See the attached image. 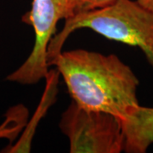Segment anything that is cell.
I'll list each match as a JSON object with an SVG mask.
<instances>
[{"mask_svg": "<svg viewBox=\"0 0 153 153\" xmlns=\"http://www.w3.org/2000/svg\"><path fill=\"white\" fill-rule=\"evenodd\" d=\"M69 140L71 153H120L124 137L113 115L79 106L73 100L62 113L59 124Z\"/></svg>", "mask_w": 153, "mask_h": 153, "instance_id": "obj_3", "label": "cell"}, {"mask_svg": "<svg viewBox=\"0 0 153 153\" xmlns=\"http://www.w3.org/2000/svg\"><path fill=\"white\" fill-rule=\"evenodd\" d=\"M121 126L124 137L123 152L145 153L153 143V108L139 105Z\"/></svg>", "mask_w": 153, "mask_h": 153, "instance_id": "obj_5", "label": "cell"}, {"mask_svg": "<svg viewBox=\"0 0 153 153\" xmlns=\"http://www.w3.org/2000/svg\"><path fill=\"white\" fill-rule=\"evenodd\" d=\"M28 110L22 104L12 106L7 111L4 121L0 124V139L12 143L19 137L27 123Z\"/></svg>", "mask_w": 153, "mask_h": 153, "instance_id": "obj_7", "label": "cell"}, {"mask_svg": "<svg viewBox=\"0 0 153 153\" xmlns=\"http://www.w3.org/2000/svg\"><path fill=\"white\" fill-rule=\"evenodd\" d=\"M62 76L79 106L104 111L124 121L140 105L134 72L114 54L78 49L61 51L48 63Z\"/></svg>", "mask_w": 153, "mask_h": 153, "instance_id": "obj_1", "label": "cell"}, {"mask_svg": "<svg viewBox=\"0 0 153 153\" xmlns=\"http://www.w3.org/2000/svg\"><path fill=\"white\" fill-rule=\"evenodd\" d=\"M75 0H33L31 10L22 16V22L33 27L35 42L27 59L6 79L25 85L35 84L49 72L47 53L51 39L56 33V25L74 15Z\"/></svg>", "mask_w": 153, "mask_h": 153, "instance_id": "obj_4", "label": "cell"}, {"mask_svg": "<svg viewBox=\"0 0 153 153\" xmlns=\"http://www.w3.org/2000/svg\"><path fill=\"white\" fill-rule=\"evenodd\" d=\"M144 8L153 12V0H136Z\"/></svg>", "mask_w": 153, "mask_h": 153, "instance_id": "obj_9", "label": "cell"}, {"mask_svg": "<svg viewBox=\"0 0 153 153\" xmlns=\"http://www.w3.org/2000/svg\"><path fill=\"white\" fill-rule=\"evenodd\" d=\"M113 1L114 0H75L74 14L105 7Z\"/></svg>", "mask_w": 153, "mask_h": 153, "instance_id": "obj_8", "label": "cell"}, {"mask_svg": "<svg viewBox=\"0 0 153 153\" xmlns=\"http://www.w3.org/2000/svg\"><path fill=\"white\" fill-rule=\"evenodd\" d=\"M82 28L91 29L110 40L140 48L153 67V12L137 1L114 0L105 7L74 14L51 39L47 63L62 51L71 33Z\"/></svg>", "mask_w": 153, "mask_h": 153, "instance_id": "obj_2", "label": "cell"}, {"mask_svg": "<svg viewBox=\"0 0 153 153\" xmlns=\"http://www.w3.org/2000/svg\"><path fill=\"white\" fill-rule=\"evenodd\" d=\"M59 72L56 69H52L48 72L46 79V88L45 92L38 105V109L34 113V117L29 123L27 122L26 127L24 128V132L20 140L16 144L11 145L10 146L4 149L3 152H30L31 145L33 140L35 129L38 124L43 115H45L48 108L55 102L56 93H57V84H58V76Z\"/></svg>", "mask_w": 153, "mask_h": 153, "instance_id": "obj_6", "label": "cell"}]
</instances>
